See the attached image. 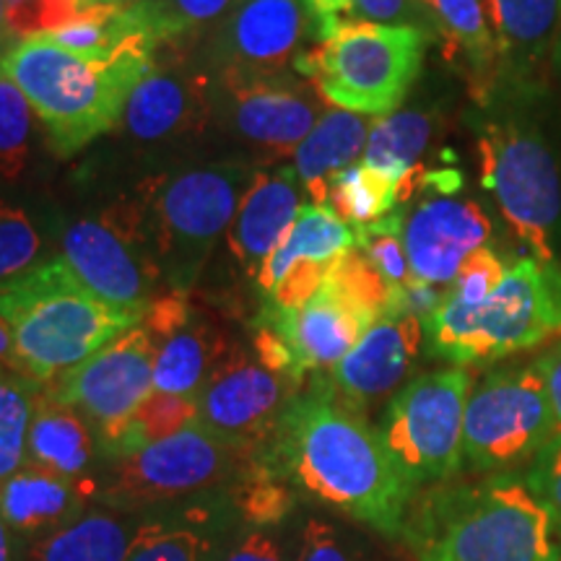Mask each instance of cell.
<instances>
[{"label":"cell","instance_id":"cell-40","mask_svg":"<svg viewBox=\"0 0 561 561\" xmlns=\"http://www.w3.org/2000/svg\"><path fill=\"white\" fill-rule=\"evenodd\" d=\"M39 252V234L30 216L0 201V286L32 268Z\"/></svg>","mask_w":561,"mask_h":561},{"label":"cell","instance_id":"cell-21","mask_svg":"<svg viewBox=\"0 0 561 561\" xmlns=\"http://www.w3.org/2000/svg\"><path fill=\"white\" fill-rule=\"evenodd\" d=\"M234 128L273 153L297 151L320 121L318 102L301 83L273 76H224Z\"/></svg>","mask_w":561,"mask_h":561},{"label":"cell","instance_id":"cell-36","mask_svg":"<svg viewBox=\"0 0 561 561\" xmlns=\"http://www.w3.org/2000/svg\"><path fill=\"white\" fill-rule=\"evenodd\" d=\"M32 104L9 76L0 73V178L16 182L30 161Z\"/></svg>","mask_w":561,"mask_h":561},{"label":"cell","instance_id":"cell-34","mask_svg":"<svg viewBox=\"0 0 561 561\" xmlns=\"http://www.w3.org/2000/svg\"><path fill=\"white\" fill-rule=\"evenodd\" d=\"M227 496L240 523L252 528H278L299 502L297 491L273 473L257 453L240 479L227 489Z\"/></svg>","mask_w":561,"mask_h":561},{"label":"cell","instance_id":"cell-43","mask_svg":"<svg viewBox=\"0 0 561 561\" xmlns=\"http://www.w3.org/2000/svg\"><path fill=\"white\" fill-rule=\"evenodd\" d=\"M504 271H507V265L502 263V257L496 255V250H491L486 244V248L476 250L473 255L462 263L460 273L455 276L453 284L447 286L445 297L466 307L481 305V301L496 289V284H500L504 276Z\"/></svg>","mask_w":561,"mask_h":561},{"label":"cell","instance_id":"cell-10","mask_svg":"<svg viewBox=\"0 0 561 561\" xmlns=\"http://www.w3.org/2000/svg\"><path fill=\"white\" fill-rule=\"evenodd\" d=\"M471 396L468 369L453 367L413 377L392 396L380 437L413 486L445 483L462 468V421Z\"/></svg>","mask_w":561,"mask_h":561},{"label":"cell","instance_id":"cell-3","mask_svg":"<svg viewBox=\"0 0 561 561\" xmlns=\"http://www.w3.org/2000/svg\"><path fill=\"white\" fill-rule=\"evenodd\" d=\"M151 70L149 50L89 58L45 37L21 39L0 55V73L16 83L37 112L58 157H70L115 128L133 89Z\"/></svg>","mask_w":561,"mask_h":561},{"label":"cell","instance_id":"cell-24","mask_svg":"<svg viewBox=\"0 0 561 561\" xmlns=\"http://www.w3.org/2000/svg\"><path fill=\"white\" fill-rule=\"evenodd\" d=\"M299 191L305 187L297 170L280 167L276 172L257 174L250 191L244 193L229 227V250L250 276L257 278L265 261L291 231L301 210Z\"/></svg>","mask_w":561,"mask_h":561},{"label":"cell","instance_id":"cell-6","mask_svg":"<svg viewBox=\"0 0 561 561\" xmlns=\"http://www.w3.org/2000/svg\"><path fill=\"white\" fill-rule=\"evenodd\" d=\"M561 339V268L520 257L507 265L496 289L481 305L453 299L424 320L432 356L455 367L489 364Z\"/></svg>","mask_w":561,"mask_h":561},{"label":"cell","instance_id":"cell-2","mask_svg":"<svg viewBox=\"0 0 561 561\" xmlns=\"http://www.w3.org/2000/svg\"><path fill=\"white\" fill-rule=\"evenodd\" d=\"M401 538L413 561H561L549 507L515 476L426 491L411 504Z\"/></svg>","mask_w":561,"mask_h":561},{"label":"cell","instance_id":"cell-20","mask_svg":"<svg viewBox=\"0 0 561 561\" xmlns=\"http://www.w3.org/2000/svg\"><path fill=\"white\" fill-rule=\"evenodd\" d=\"M421 346L424 322L419 318H380L335 364L328 380L320 377L341 403L364 413L409 377Z\"/></svg>","mask_w":561,"mask_h":561},{"label":"cell","instance_id":"cell-9","mask_svg":"<svg viewBox=\"0 0 561 561\" xmlns=\"http://www.w3.org/2000/svg\"><path fill=\"white\" fill-rule=\"evenodd\" d=\"M255 178L244 164L198 167L161 178L140 201L153 255L170 289L191 291Z\"/></svg>","mask_w":561,"mask_h":561},{"label":"cell","instance_id":"cell-7","mask_svg":"<svg viewBox=\"0 0 561 561\" xmlns=\"http://www.w3.org/2000/svg\"><path fill=\"white\" fill-rule=\"evenodd\" d=\"M299 53L294 70L312 81L328 104L364 117H388L416 83L430 34L419 26L339 21Z\"/></svg>","mask_w":561,"mask_h":561},{"label":"cell","instance_id":"cell-33","mask_svg":"<svg viewBox=\"0 0 561 561\" xmlns=\"http://www.w3.org/2000/svg\"><path fill=\"white\" fill-rule=\"evenodd\" d=\"M328 206L356 231L385 219L396 206H401V201H398L396 182L359 161L335 174L331 193H328Z\"/></svg>","mask_w":561,"mask_h":561},{"label":"cell","instance_id":"cell-22","mask_svg":"<svg viewBox=\"0 0 561 561\" xmlns=\"http://www.w3.org/2000/svg\"><path fill=\"white\" fill-rule=\"evenodd\" d=\"M240 525L227 491L140 515L125 561H210L216 546Z\"/></svg>","mask_w":561,"mask_h":561},{"label":"cell","instance_id":"cell-18","mask_svg":"<svg viewBox=\"0 0 561 561\" xmlns=\"http://www.w3.org/2000/svg\"><path fill=\"white\" fill-rule=\"evenodd\" d=\"M502 94H546L559 73L561 0H483Z\"/></svg>","mask_w":561,"mask_h":561},{"label":"cell","instance_id":"cell-12","mask_svg":"<svg viewBox=\"0 0 561 561\" xmlns=\"http://www.w3.org/2000/svg\"><path fill=\"white\" fill-rule=\"evenodd\" d=\"M553 437L549 396L536 362L489 371L468 396L462 462L473 471H504L536 458Z\"/></svg>","mask_w":561,"mask_h":561},{"label":"cell","instance_id":"cell-19","mask_svg":"<svg viewBox=\"0 0 561 561\" xmlns=\"http://www.w3.org/2000/svg\"><path fill=\"white\" fill-rule=\"evenodd\" d=\"M310 19L305 0H240L216 34L224 76L284 73L310 37Z\"/></svg>","mask_w":561,"mask_h":561},{"label":"cell","instance_id":"cell-38","mask_svg":"<svg viewBox=\"0 0 561 561\" xmlns=\"http://www.w3.org/2000/svg\"><path fill=\"white\" fill-rule=\"evenodd\" d=\"M0 3H3L9 34L34 39L73 24L94 0H0Z\"/></svg>","mask_w":561,"mask_h":561},{"label":"cell","instance_id":"cell-30","mask_svg":"<svg viewBox=\"0 0 561 561\" xmlns=\"http://www.w3.org/2000/svg\"><path fill=\"white\" fill-rule=\"evenodd\" d=\"M107 507H89L66 528L26 543L24 561H125L136 523Z\"/></svg>","mask_w":561,"mask_h":561},{"label":"cell","instance_id":"cell-45","mask_svg":"<svg viewBox=\"0 0 561 561\" xmlns=\"http://www.w3.org/2000/svg\"><path fill=\"white\" fill-rule=\"evenodd\" d=\"M348 21H369L388 26H419L434 32L432 16L416 0H351Z\"/></svg>","mask_w":561,"mask_h":561},{"label":"cell","instance_id":"cell-16","mask_svg":"<svg viewBox=\"0 0 561 561\" xmlns=\"http://www.w3.org/2000/svg\"><path fill=\"white\" fill-rule=\"evenodd\" d=\"M138 325L153 348V390L170 396H198L231 348L191 291H161Z\"/></svg>","mask_w":561,"mask_h":561},{"label":"cell","instance_id":"cell-4","mask_svg":"<svg viewBox=\"0 0 561 561\" xmlns=\"http://www.w3.org/2000/svg\"><path fill=\"white\" fill-rule=\"evenodd\" d=\"M0 318L21 369L39 385L58 380L140 322L91 294L62 255L0 286Z\"/></svg>","mask_w":561,"mask_h":561},{"label":"cell","instance_id":"cell-13","mask_svg":"<svg viewBox=\"0 0 561 561\" xmlns=\"http://www.w3.org/2000/svg\"><path fill=\"white\" fill-rule=\"evenodd\" d=\"M42 388L55 401L79 411L96 432L104 450L153 392V348L149 335L140 325L130 328L79 367Z\"/></svg>","mask_w":561,"mask_h":561},{"label":"cell","instance_id":"cell-44","mask_svg":"<svg viewBox=\"0 0 561 561\" xmlns=\"http://www.w3.org/2000/svg\"><path fill=\"white\" fill-rule=\"evenodd\" d=\"M525 483L549 507L561 536V434L533 458Z\"/></svg>","mask_w":561,"mask_h":561},{"label":"cell","instance_id":"cell-17","mask_svg":"<svg viewBox=\"0 0 561 561\" xmlns=\"http://www.w3.org/2000/svg\"><path fill=\"white\" fill-rule=\"evenodd\" d=\"M377 320L375 312L328 280H322L318 294L299 310L261 305L255 318L257 325L271 328L284 341L299 385L310 375L331 371Z\"/></svg>","mask_w":561,"mask_h":561},{"label":"cell","instance_id":"cell-49","mask_svg":"<svg viewBox=\"0 0 561 561\" xmlns=\"http://www.w3.org/2000/svg\"><path fill=\"white\" fill-rule=\"evenodd\" d=\"M0 364L24 375V369H21V362L16 356V346H13L11 331H9V325L3 322V318H0Z\"/></svg>","mask_w":561,"mask_h":561},{"label":"cell","instance_id":"cell-15","mask_svg":"<svg viewBox=\"0 0 561 561\" xmlns=\"http://www.w3.org/2000/svg\"><path fill=\"white\" fill-rule=\"evenodd\" d=\"M301 385L276 375L240 346H231L198 390L195 424L229 445L257 453Z\"/></svg>","mask_w":561,"mask_h":561},{"label":"cell","instance_id":"cell-1","mask_svg":"<svg viewBox=\"0 0 561 561\" xmlns=\"http://www.w3.org/2000/svg\"><path fill=\"white\" fill-rule=\"evenodd\" d=\"M257 458L299 496L388 538L403 536L416 486L392 460L380 430L341 403L320 375L291 398Z\"/></svg>","mask_w":561,"mask_h":561},{"label":"cell","instance_id":"cell-31","mask_svg":"<svg viewBox=\"0 0 561 561\" xmlns=\"http://www.w3.org/2000/svg\"><path fill=\"white\" fill-rule=\"evenodd\" d=\"M432 16L434 32L447 42V53L462 55L486 87L494 89L496 45L481 0H416Z\"/></svg>","mask_w":561,"mask_h":561},{"label":"cell","instance_id":"cell-41","mask_svg":"<svg viewBox=\"0 0 561 561\" xmlns=\"http://www.w3.org/2000/svg\"><path fill=\"white\" fill-rule=\"evenodd\" d=\"M297 551H291L289 541L276 528H252V525H237L221 543L216 546L210 561H294Z\"/></svg>","mask_w":561,"mask_h":561},{"label":"cell","instance_id":"cell-51","mask_svg":"<svg viewBox=\"0 0 561 561\" xmlns=\"http://www.w3.org/2000/svg\"><path fill=\"white\" fill-rule=\"evenodd\" d=\"M94 3H104V5H130V3H138V0H94Z\"/></svg>","mask_w":561,"mask_h":561},{"label":"cell","instance_id":"cell-39","mask_svg":"<svg viewBox=\"0 0 561 561\" xmlns=\"http://www.w3.org/2000/svg\"><path fill=\"white\" fill-rule=\"evenodd\" d=\"M240 0H149L161 42H180L224 21Z\"/></svg>","mask_w":561,"mask_h":561},{"label":"cell","instance_id":"cell-14","mask_svg":"<svg viewBox=\"0 0 561 561\" xmlns=\"http://www.w3.org/2000/svg\"><path fill=\"white\" fill-rule=\"evenodd\" d=\"M460 174L455 170H426L416 201L403 216V248L413 278L430 286H450L462 263L486 248L491 221L476 201L458 195Z\"/></svg>","mask_w":561,"mask_h":561},{"label":"cell","instance_id":"cell-26","mask_svg":"<svg viewBox=\"0 0 561 561\" xmlns=\"http://www.w3.org/2000/svg\"><path fill=\"white\" fill-rule=\"evenodd\" d=\"M206 117L203 81L195 76L151 70L133 89L123 125L138 140H164L198 128Z\"/></svg>","mask_w":561,"mask_h":561},{"label":"cell","instance_id":"cell-25","mask_svg":"<svg viewBox=\"0 0 561 561\" xmlns=\"http://www.w3.org/2000/svg\"><path fill=\"white\" fill-rule=\"evenodd\" d=\"M96 445L89 421L42 388L26 434V460L70 481H100L94 476Z\"/></svg>","mask_w":561,"mask_h":561},{"label":"cell","instance_id":"cell-42","mask_svg":"<svg viewBox=\"0 0 561 561\" xmlns=\"http://www.w3.org/2000/svg\"><path fill=\"white\" fill-rule=\"evenodd\" d=\"M294 561H369V557L339 525L325 517H310L301 525Z\"/></svg>","mask_w":561,"mask_h":561},{"label":"cell","instance_id":"cell-37","mask_svg":"<svg viewBox=\"0 0 561 561\" xmlns=\"http://www.w3.org/2000/svg\"><path fill=\"white\" fill-rule=\"evenodd\" d=\"M403 210H392L385 219L369 224L364 229H356V248L380 271L385 284L392 291L403 289L413 280L409 255H405L403 248Z\"/></svg>","mask_w":561,"mask_h":561},{"label":"cell","instance_id":"cell-29","mask_svg":"<svg viewBox=\"0 0 561 561\" xmlns=\"http://www.w3.org/2000/svg\"><path fill=\"white\" fill-rule=\"evenodd\" d=\"M354 248L356 231L331 206H314V203L312 206H301L286 240L278 244L276 252L257 273V289H261L263 297H268L291 265H333L343 252Z\"/></svg>","mask_w":561,"mask_h":561},{"label":"cell","instance_id":"cell-47","mask_svg":"<svg viewBox=\"0 0 561 561\" xmlns=\"http://www.w3.org/2000/svg\"><path fill=\"white\" fill-rule=\"evenodd\" d=\"M305 3L314 19V34L339 21H348L351 0H305Z\"/></svg>","mask_w":561,"mask_h":561},{"label":"cell","instance_id":"cell-48","mask_svg":"<svg viewBox=\"0 0 561 561\" xmlns=\"http://www.w3.org/2000/svg\"><path fill=\"white\" fill-rule=\"evenodd\" d=\"M26 543L0 517V561H24Z\"/></svg>","mask_w":561,"mask_h":561},{"label":"cell","instance_id":"cell-28","mask_svg":"<svg viewBox=\"0 0 561 561\" xmlns=\"http://www.w3.org/2000/svg\"><path fill=\"white\" fill-rule=\"evenodd\" d=\"M434 136V123L426 112L403 110L371 123L364 164L382 172L398 185V201L405 203L413 193L421 191L426 170L421 157L430 149Z\"/></svg>","mask_w":561,"mask_h":561},{"label":"cell","instance_id":"cell-11","mask_svg":"<svg viewBox=\"0 0 561 561\" xmlns=\"http://www.w3.org/2000/svg\"><path fill=\"white\" fill-rule=\"evenodd\" d=\"M62 257L81 284L112 310L144 320L159 297L161 268L153 255L140 201H123L62 234Z\"/></svg>","mask_w":561,"mask_h":561},{"label":"cell","instance_id":"cell-32","mask_svg":"<svg viewBox=\"0 0 561 561\" xmlns=\"http://www.w3.org/2000/svg\"><path fill=\"white\" fill-rule=\"evenodd\" d=\"M198 421V401L195 396H170V392L153 390L136 413L128 419L121 434L104 447V458L115 460L123 455H130L153 442L172 437Z\"/></svg>","mask_w":561,"mask_h":561},{"label":"cell","instance_id":"cell-35","mask_svg":"<svg viewBox=\"0 0 561 561\" xmlns=\"http://www.w3.org/2000/svg\"><path fill=\"white\" fill-rule=\"evenodd\" d=\"M39 390L37 380L0 364V483L24 466L26 434Z\"/></svg>","mask_w":561,"mask_h":561},{"label":"cell","instance_id":"cell-50","mask_svg":"<svg viewBox=\"0 0 561 561\" xmlns=\"http://www.w3.org/2000/svg\"><path fill=\"white\" fill-rule=\"evenodd\" d=\"M5 34H9V24H5V11H3V3H0V42H3Z\"/></svg>","mask_w":561,"mask_h":561},{"label":"cell","instance_id":"cell-52","mask_svg":"<svg viewBox=\"0 0 561 561\" xmlns=\"http://www.w3.org/2000/svg\"><path fill=\"white\" fill-rule=\"evenodd\" d=\"M559 70H561V42H559Z\"/></svg>","mask_w":561,"mask_h":561},{"label":"cell","instance_id":"cell-5","mask_svg":"<svg viewBox=\"0 0 561 561\" xmlns=\"http://www.w3.org/2000/svg\"><path fill=\"white\" fill-rule=\"evenodd\" d=\"M507 104L479 130L481 182L533 261L557 263L561 161L533 104L546 94H502Z\"/></svg>","mask_w":561,"mask_h":561},{"label":"cell","instance_id":"cell-27","mask_svg":"<svg viewBox=\"0 0 561 561\" xmlns=\"http://www.w3.org/2000/svg\"><path fill=\"white\" fill-rule=\"evenodd\" d=\"M371 123L375 121L356 112L339 107L328 110L322 112L310 136L291 153L297 178L314 206H328V193H331L335 174L348 170L351 164H356V159L364 157Z\"/></svg>","mask_w":561,"mask_h":561},{"label":"cell","instance_id":"cell-46","mask_svg":"<svg viewBox=\"0 0 561 561\" xmlns=\"http://www.w3.org/2000/svg\"><path fill=\"white\" fill-rule=\"evenodd\" d=\"M541 369L546 382V396H549L551 419H553V434H561V343L546 351L541 359L536 362Z\"/></svg>","mask_w":561,"mask_h":561},{"label":"cell","instance_id":"cell-23","mask_svg":"<svg viewBox=\"0 0 561 561\" xmlns=\"http://www.w3.org/2000/svg\"><path fill=\"white\" fill-rule=\"evenodd\" d=\"M100 494V481H70L24 460L16 473L0 483V517L24 543L79 520Z\"/></svg>","mask_w":561,"mask_h":561},{"label":"cell","instance_id":"cell-8","mask_svg":"<svg viewBox=\"0 0 561 561\" xmlns=\"http://www.w3.org/2000/svg\"><path fill=\"white\" fill-rule=\"evenodd\" d=\"M255 453L229 445L193 424L172 437L153 442L110 460L100 479L96 504L128 517L178 507V504L224 494L250 466Z\"/></svg>","mask_w":561,"mask_h":561}]
</instances>
